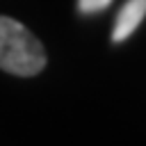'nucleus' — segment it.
Instances as JSON below:
<instances>
[{
  "label": "nucleus",
  "instance_id": "obj_1",
  "mask_svg": "<svg viewBox=\"0 0 146 146\" xmlns=\"http://www.w3.org/2000/svg\"><path fill=\"white\" fill-rule=\"evenodd\" d=\"M46 66V50L41 41L18 21L9 16H0V68L30 78L43 71Z\"/></svg>",
  "mask_w": 146,
  "mask_h": 146
},
{
  "label": "nucleus",
  "instance_id": "obj_2",
  "mask_svg": "<svg viewBox=\"0 0 146 146\" xmlns=\"http://www.w3.org/2000/svg\"><path fill=\"white\" fill-rule=\"evenodd\" d=\"M146 16V0H128L121 11L116 14V21H114V30H112V41L114 43H121L125 41L144 21Z\"/></svg>",
  "mask_w": 146,
  "mask_h": 146
},
{
  "label": "nucleus",
  "instance_id": "obj_3",
  "mask_svg": "<svg viewBox=\"0 0 146 146\" xmlns=\"http://www.w3.org/2000/svg\"><path fill=\"white\" fill-rule=\"evenodd\" d=\"M112 0H78V9L82 14H96L100 9H105Z\"/></svg>",
  "mask_w": 146,
  "mask_h": 146
}]
</instances>
